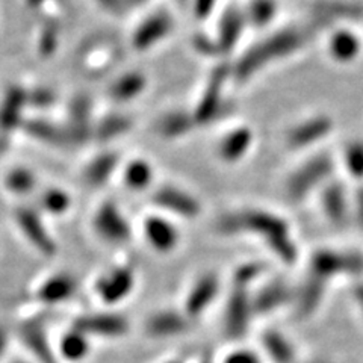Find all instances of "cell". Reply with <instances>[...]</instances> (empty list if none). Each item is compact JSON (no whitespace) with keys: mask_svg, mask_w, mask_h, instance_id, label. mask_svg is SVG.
<instances>
[{"mask_svg":"<svg viewBox=\"0 0 363 363\" xmlns=\"http://www.w3.org/2000/svg\"><path fill=\"white\" fill-rule=\"evenodd\" d=\"M217 227L224 235L250 232L262 236L276 256L286 264H291L297 259V247H295L289 235L286 221L271 212L245 209L225 213L218 220Z\"/></svg>","mask_w":363,"mask_h":363,"instance_id":"6da1fadb","label":"cell"},{"mask_svg":"<svg viewBox=\"0 0 363 363\" xmlns=\"http://www.w3.org/2000/svg\"><path fill=\"white\" fill-rule=\"evenodd\" d=\"M309 38V32L300 28H286L272 33L267 40L247 50L233 68L236 81L244 82L274 60L297 52Z\"/></svg>","mask_w":363,"mask_h":363,"instance_id":"7a4b0ae2","label":"cell"},{"mask_svg":"<svg viewBox=\"0 0 363 363\" xmlns=\"http://www.w3.org/2000/svg\"><path fill=\"white\" fill-rule=\"evenodd\" d=\"M333 167V159L328 155H318L309 159L289 177L286 184L288 197L295 201L303 200L312 189L330 177Z\"/></svg>","mask_w":363,"mask_h":363,"instance_id":"3957f363","label":"cell"},{"mask_svg":"<svg viewBox=\"0 0 363 363\" xmlns=\"http://www.w3.org/2000/svg\"><path fill=\"white\" fill-rule=\"evenodd\" d=\"M360 272H363V256L321 250L312 256L309 276L325 283L337 274H360Z\"/></svg>","mask_w":363,"mask_h":363,"instance_id":"277c9868","label":"cell"},{"mask_svg":"<svg viewBox=\"0 0 363 363\" xmlns=\"http://www.w3.org/2000/svg\"><path fill=\"white\" fill-rule=\"evenodd\" d=\"M73 327L89 337L112 339L121 337L129 332V321L126 316L116 312H94L76 318Z\"/></svg>","mask_w":363,"mask_h":363,"instance_id":"5b68a950","label":"cell"},{"mask_svg":"<svg viewBox=\"0 0 363 363\" xmlns=\"http://www.w3.org/2000/svg\"><path fill=\"white\" fill-rule=\"evenodd\" d=\"M230 76V70L225 65H220L212 72L206 89L201 94V99L194 111V120L197 124H209L213 118H217L223 111V89L227 79Z\"/></svg>","mask_w":363,"mask_h":363,"instance_id":"8992f818","label":"cell"},{"mask_svg":"<svg viewBox=\"0 0 363 363\" xmlns=\"http://www.w3.org/2000/svg\"><path fill=\"white\" fill-rule=\"evenodd\" d=\"M135 288V272L130 267L120 265L108 271L96 283L99 298L109 304H118L126 300Z\"/></svg>","mask_w":363,"mask_h":363,"instance_id":"52a82bcc","label":"cell"},{"mask_svg":"<svg viewBox=\"0 0 363 363\" xmlns=\"http://www.w3.org/2000/svg\"><path fill=\"white\" fill-rule=\"evenodd\" d=\"M93 225L96 233L109 244L126 242L132 233L128 220L113 203L101 204L94 215Z\"/></svg>","mask_w":363,"mask_h":363,"instance_id":"ba28073f","label":"cell"},{"mask_svg":"<svg viewBox=\"0 0 363 363\" xmlns=\"http://www.w3.org/2000/svg\"><path fill=\"white\" fill-rule=\"evenodd\" d=\"M17 224L26 240L33 248H37L43 256H53L56 253V244L52 235L45 229L40 213L32 208H21L17 211Z\"/></svg>","mask_w":363,"mask_h":363,"instance_id":"9c48e42d","label":"cell"},{"mask_svg":"<svg viewBox=\"0 0 363 363\" xmlns=\"http://www.w3.org/2000/svg\"><path fill=\"white\" fill-rule=\"evenodd\" d=\"M253 311V303L250 301L247 286L235 285L232 295L227 301L225 309V330L233 337L245 335L250 321V313Z\"/></svg>","mask_w":363,"mask_h":363,"instance_id":"30bf717a","label":"cell"},{"mask_svg":"<svg viewBox=\"0 0 363 363\" xmlns=\"http://www.w3.org/2000/svg\"><path fill=\"white\" fill-rule=\"evenodd\" d=\"M174 21L172 16L159 11L147 17L133 32L132 44L136 50H149L155 44L161 43L173 30Z\"/></svg>","mask_w":363,"mask_h":363,"instance_id":"8fae6325","label":"cell"},{"mask_svg":"<svg viewBox=\"0 0 363 363\" xmlns=\"http://www.w3.org/2000/svg\"><path fill=\"white\" fill-rule=\"evenodd\" d=\"M332 129H333L332 118L318 116L311 120H306L304 123H300L294 129H291V132L288 133L286 143L291 149H295V150L306 149V147L321 141L327 135H330Z\"/></svg>","mask_w":363,"mask_h":363,"instance_id":"7c38bea8","label":"cell"},{"mask_svg":"<svg viewBox=\"0 0 363 363\" xmlns=\"http://www.w3.org/2000/svg\"><path fill=\"white\" fill-rule=\"evenodd\" d=\"M153 201L159 208L185 218H196L200 213V203L189 196L188 192L174 186H164L157 189L153 196Z\"/></svg>","mask_w":363,"mask_h":363,"instance_id":"4fadbf2b","label":"cell"},{"mask_svg":"<svg viewBox=\"0 0 363 363\" xmlns=\"http://www.w3.org/2000/svg\"><path fill=\"white\" fill-rule=\"evenodd\" d=\"M89 113L91 104L85 96L76 97L68 111V124L64 128L68 136V144H82L89 140L91 126H89Z\"/></svg>","mask_w":363,"mask_h":363,"instance_id":"5bb4252c","label":"cell"},{"mask_svg":"<svg viewBox=\"0 0 363 363\" xmlns=\"http://www.w3.org/2000/svg\"><path fill=\"white\" fill-rule=\"evenodd\" d=\"M189 328V316L177 311H159L145 321V332L152 337H172Z\"/></svg>","mask_w":363,"mask_h":363,"instance_id":"9a60e30c","label":"cell"},{"mask_svg":"<svg viewBox=\"0 0 363 363\" xmlns=\"http://www.w3.org/2000/svg\"><path fill=\"white\" fill-rule=\"evenodd\" d=\"M77 291V283L74 277L70 274H64V272H60V274L50 276L49 279H45L38 291H37V300L44 303V304H62L65 301L74 297V294Z\"/></svg>","mask_w":363,"mask_h":363,"instance_id":"2e32d148","label":"cell"},{"mask_svg":"<svg viewBox=\"0 0 363 363\" xmlns=\"http://www.w3.org/2000/svg\"><path fill=\"white\" fill-rule=\"evenodd\" d=\"M144 235L156 252L168 253L176 248L179 233L173 223L161 217H149L144 223Z\"/></svg>","mask_w":363,"mask_h":363,"instance_id":"e0dca14e","label":"cell"},{"mask_svg":"<svg viewBox=\"0 0 363 363\" xmlns=\"http://www.w3.org/2000/svg\"><path fill=\"white\" fill-rule=\"evenodd\" d=\"M218 288L220 281L213 274H206L200 277L188 294L185 303V313L189 318L200 316L213 301L215 295L218 292Z\"/></svg>","mask_w":363,"mask_h":363,"instance_id":"ac0fdd59","label":"cell"},{"mask_svg":"<svg viewBox=\"0 0 363 363\" xmlns=\"http://www.w3.org/2000/svg\"><path fill=\"white\" fill-rule=\"evenodd\" d=\"M21 339L29 348L30 353L38 360V363H58L56 354L49 344L48 333L40 321H32L21 325Z\"/></svg>","mask_w":363,"mask_h":363,"instance_id":"d6986e66","label":"cell"},{"mask_svg":"<svg viewBox=\"0 0 363 363\" xmlns=\"http://www.w3.org/2000/svg\"><path fill=\"white\" fill-rule=\"evenodd\" d=\"M363 17V6L359 4L342 2V0H327L313 6V18L316 26H324L325 23L335 20H357Z\"/></svg>","mask_w":363,"mask_h":363,"instance_id":"ffe728a7","label":"cell"},{"mask_svg":"<svg viewBox=\"0 0 363 363\" xmlns=\"http://www.w3.org/2000/svg\"><path fill=\"white\" fill-rule=\"evenodd\" d=\"M26 104H29V93L21 86H11L0 105V129L9 132L20 126L23 108Z\"/></svg>","mask_w":363,"mask_h":363,"instance_id":"44dd1931","label":"cell"},{"mask_svg":"<svg viewBox=\"0 0 363 363\" xmlns=\"http://www.w3.org/2000/svg\"><path fill=\"white\" fill-rule=\"evenodd\" d=\"M247 25L245 13L235 6L229 8L220 20L218 38L215 41L220 52H229L235 48V44L240 40L244 26Z\"/></svg>","mask_w":363,"mask_h":363,"instance_id":"7402d4cb","label":"cell"},{"mask_svg":"<svg viewBox=\"0 0 363 363\" xmlns=\"http://www.w3.org/2000/svg\"><path fill=\"white\" fill-rule=\"evenodd\" d=\"M321 206L325 217L336 225H342L348 220V200L342 184H328L321 194Z\"/></svg>","mask_w":363,"mask_h":363,"instance_id":"603a6c76","label":"cell"},{"mask_svg":"<svg viewBox=\"0 0 363 363\" xmlns=\"http://www.w3.org/2000/svg\"><path fill=\"white\" fill-rule=\"evenodd\" d=\"M253 141V133L247 128L232 130L221 141L218 147V155L225 162H236L248 152Z\"/></svg>","mask_w":363,"mask_h":363,"instance_id":"cb8c5ba5","label":"cell"},{"mask_svg":"<svg viewBox=\"0 0 363 363\" xmlns=\"http://www.w3.org/2000/svg\"><path fill=\"white\" fill-rule=\"evenodd\" d=\"M60 356L67 362H81L88 357L91 351V337L84 332L72 327L60 340Z\"/></svg>","mask_w":363,"mask_h":363,"instance_id":"d4e9b609","label":"cell"},{"mask_svg":"<svg viewBox=\"0 0 363 363\" xmlns=\"http://www.w3.org/2000/svg\"><path fill=\"white\" fill-rule=\"evenodd\" d=\"M291 297V289L283 281H272L260 289L253 300L256 313H267L285 304Z\"/></svg>","mask_w":363,"mask_h":363,"instance_id":"484cf974","label":"cell"},{"mask_svg":"<svg viewBox=\"0 0 363 363\" xmlns=\"http://www.w3.org/2000/svg\"><path fill=\"white\" fill-rule=\"evenodd\" d=\"M23 128H25L26 133L32 136L33 140H37L44 144H52V145H65L68 144V136L64 128L56 126V124L45 121L41 118H33L23 123Z\"/></svg>","mask_w":363,"mask_h":363,"instance_id":"4316f807","label":"cell"},{"mask_svg":"<svg viewBox=\"0 0 363 363\" xmlns=\"http://www.w3.org/2000/svg\"><path fill=\"white\" fill-rule=\"evenodd\" d=\"M147 81L144 74L138 72H129L126 74L120 76L116 82L109 88V96L116 101H130L138 97L145 89Z\"/></svg>","mask_w":363,"mask_h":363,"instance_id":"83f0119b","label":"cell"},{"mask_svg":"<svg viewBox=\"0 0 363 363\" xmlns=\"http://www.w3.org/2000/svg\"><path fill=\"white\" fill-rule=\"evenodd\" d=\"M118 165V156L116 153H104L97 156L85 169V180L91 186H104L112 177Z\"/></svg>","mask_w":363,"mask_h":363,"instance_id":"f1b7e54d","label":"cell"},{"mask_svg":"<svg viewBox=\"0 0 363 363\" xmlns=\"http://www.w3.org/2000/svg\"><path fill=\"white\" fill-rule=\"evenodd\" d=\"M196 124L197 123L192 113L176 111L167 113L165 117L157 121V132L165 138H179V136L186 135Z\"/></svg>","mask_w":363,"mask_h":363,"instance_id":"f546056e","label":"cell"},{"mask_svg":"<svg viewBox=\"0 0 363 363\" xmlns=\"http://www.w3.org/2000/svg\"><path fill=\"white\" fill-rule=\"evenodd\" d=\"M330 53L337 62L353 61L360 53V40L350 30H337L330 40Z\"/></svg>","mask_w":363,"mask_h":363,"instance_id":"4dcf8cb0","label":"cell"},{"mask_svg":"<svg viewBox=\"0 0 363 363\" xmlns=\"http://www.w3.org/2000/svg\"><path fill=\"white\" fill-rule=\"evenodd\" d=\"M324 288H325V283L309 276V279L306 280L298 294L297 311L300 316H309L312 312L316 311V308L321 303Z\"/></svg>","mask_w":363,"mask_h":363,"instance_id":"1f68e13d","label":"cell"},{"mask_svg":"<svg viewBox=\"0 0 363 363\" xmlns=\"http://www.w3.org/2000/svg\"><path fill=\"white\" fill-rule=\"evenodd\" d=\"M262 344L269 357L276 363H292L295 351L289 340L279 332H267L262 337Z\"/></svg>","mask_w":363,"mask_h":363,"instance_id":"d6a6232c","label":"cell"},{"mask_svg":"<svg viewBox=\"0 0 363 363\" xmlns=\"http://www.w3.org/2000/svg\"><path fill=\"white\" fill-rule=\"evenodd\" d=\"M153 179V169L149 162L136 159L128 164L124 168V184H126L130 189L141 191L145 189L152 184Z\"/></svg>","mask_w":363,"mask_h":363,"instance_id":"836d02e7","label":"cell"},{"mask_svg":"<svg viewBox=\"0 0 363 363\" xmlns=\"http://www.w3.org/2000/svg\"><path fill=\"white\" fill-rule=\"evenodd\" d=\"M276 11L277 5L274 0H252L245 11V18L248 25L264 28L274 18Z\"/></svg>","mask_w":363,"mask_h":363,"instance_id":"e575fe53","label":"cell"},{"mask_svg":"<svg viewBox=\"0 0 363 363\" xmlns=\"http://www.w3.org/2000/svg\"><path fill=\"white\" fill-rule=\"evenodd\" d=\"M130 129V120L118 113H112L99 123L96 128V138L100 141H109L117 138V136L126 133Z\"/></svg>","mask_w":363,"mask_h":363,"instance_id":"d590c367","label":"cell"},{"mask_svg":"<svg viewBox=\"0 0 363 363\" xmlns=\"http://www.w3.org/2000/svg\"><path fill=\"white\" fill-rule=\"evenodd\" d=\"M6 188L18 196H26L37 185V177L28 168L11 169L5 179Z\"/></svg>","mask_w":363,"mask_h":363,"instance_id":"8d00e7d4","label":"cell"},{"mask_svg":"<svg viewBox=\"0 0 363 363\" xmlns=\"http://www.w3.org/2000/svg\"><path fill=\"white\" fill-rule=\"evenodd\" d=\"M72 204L70 196L67 194L65 191L60 188H50L45 189L41 197H40V208L45 212L53 213V215H60L68 211Z\"/></svg>","mask_w":363,"mask_h":363,"instance_id":"74e56055","label":"cell"},{"mask_svg":"<svg viewBox=\"0 0 363 363\" xmlns=\"http://www.w3.org/2000/svg\"><path fill=\"white\" fill-rule=\"evenodd\" d=\"M344 162L351 176L363 179V141H353L347 145Z\"/></svg>","mask_w":363,"mask_h":363,"instance_id":"f35d334b","label":"cell"},{"mask_svg":"<svg viewBox=\"0 0 363 363\" xmlns=\"http://www.w3.org/2000/svg\"><path fill=\"white\" fill-rule=\"evenodd\" d=\"M264 271V265L262 264H247L242 265L236 269L233 281L235 285L238 286H248L250 283L255 281V279H257Z\"/></svg>","mask_w":363,"mask_h":363,"instance_id":"ab89813d","label":"cell"},{"mask_svg":"<svg viewBox=\"0 0 363 363\" xmlns=\"http://www.w3.org/2000/svg\"><path fill=\"white\" fill-rule=\"evenodd\" d=\"M224 363H260V360L252 351L241 350L227 356Z\"/></svg>","mask_w":363,"mask_h":363,"instance_id":"60d3db41","label":"cell"},{"mask_svg":"<svg viewBox=\"0 0 363 363\" xmlns=\"http://www.w3.org/2000/svg\"><path fill=\"white\" fill-rule=\"evenodd\" d=\"M53 94L50 93L49 89H35L33 93H29V101L35 104L38 106H49L53 104Z\"/></svg>","mask_w":363,"mask_h":363,"instance_id":"b9f144b4","label":"cell"},{"mask_svg":"<svg viewBox=\"0 0 363 363\" xmlns=\"http://www.w3.org/2000/svg\"><path fill=\"white\" fill-rule=\"evenodd\" d=\"M217 0H194V13L199 18H206Z\"/></svg>","mask_w":363,"mask_h":363,"instance_id":"7bdbcfd3","label":"cell"},{"mask_svg":"<svg viewBox=\"0 0 363 363\" xmlns=\"http://www.w3.org/2000/svg\"><path fill=\"white\" fill-rule=\"evenodd\" d=\"M55 48H56V32L45 30L41 37V50L45 55H49L53 52Z\"/></svg>","mask_w":363,"mask_h":363,"instance_id":"ee69618b","label":"cell"},{"mask_svg":"<svg viewBox=\"0 0 363 363\" xmlns=\"http://www.w3.org/2000/svg\"><path fill=\"white\" fill-rule=\"evenodd\" d=\"M100 5L106 8L111 13H117V14H123V11L126 9V6L129 5L128 0H99Z\"/></svg>","mask_w":363,"mask_h":363,"instance_id":"f6af8a7d","label":"cell"},{"mask_svg":"<svg viewBox=\"0 0 363 363\" xmlns=\"http://www.w3.org/2000/svg\"><path fill=\"white\" fill-rule=\"evenodd\" d=\"M356 215H357V221L363 229V188L357 191V196H356Z\"/></svg>","mask_w":363,"mask_h":363,"instance_id":"bcb514c9","label":"cell"},{"mask_svg":"<svg viewBox=\"0 0 363 363\" xmlns=\"http://www.w3.org/2000/svg\"><path fill=\"white\" fill-rule=\"evenodd\" d=\"M8 345V333L4 327H0V360H2Z\"/></svg>","mask_w":363,"mask_h":363,"instance_id":"7dc6e473","label":"cell"},{"mask_svg":"<svg viewBox=\"0 0 363 363\" xmlns=\"http://www.w3.org/2000/svg\"><path fill=\"white\" fill-rule=\"evenodd\" d=\"M353 295H354V300H356L357 304H359V308H360L362 312H363V283H360V285L354 286Z\"/></svg>","mask_w":363,"mask_h":363,"instance_id":"c3c4849f","label":"cell"},{"mask_svg":"<svg viewBox=\"0 0 363 363\" xmlns=\"http://www.w3.org/2000/svg\"><path fill=\"white\" fill-rule=\"evenodd\" d=\"M129 5H141L144 2H147V0H128Z\"/></svg>","mask_w":363,"mask_h":363,"instance_id":"681fc988","label":"cell"},{"mask_svg":"<svg viewBox=\"0 0 363 363\" xmlns=\"http://www.w3.org/2000/svg\"><path fill=\"white\" fill-rule=\"evenodd\" d=\"M28 2L32 5V6H38V5H41L44 0H28Z\"/></svg>","mask_w":363,"mask_h":363,"instance_id":"f907efd6","label":"cell"},{"mask_svg":"<svg viewBox=\"0 0 363 363\" xmlns=\"http://www.w3.org/2000/svg\"><path fill=\"white\" fill-rule=\"evenodd\" d=\"M165 363H180V362H176V360H169V362H165Z\"/></svg>","mask_w":363,"mask_h":363,"instance_id":"816d5d0a","label":"cell"},{"mask_svg":"<svg viewBox=\"0 0 363 363\" xmlns=\"http://www.w3.org/2000/svg\"><path fill=\"white\" fill-rule=\"evenodd\" d=\"M14 363H29V362H21V360H17V362H14Z\"/></svg>","mask_w":363,"mask_h":363,"instance_id":"f5cc1de1","label":"cell"},{"mask_svg":"<svg viewBox=\"0 0 363 363\" xmlns=\"http://www.w3.org/2000/svg\"><path fill=\"white\" fill-rule=\"evenodd\" d=\"M312 363H325V362H312Z\"/></svg>","mask_w":363,"mask_h":363,"instance_id":"db71d44e","label":"cell"}]
</instances>
